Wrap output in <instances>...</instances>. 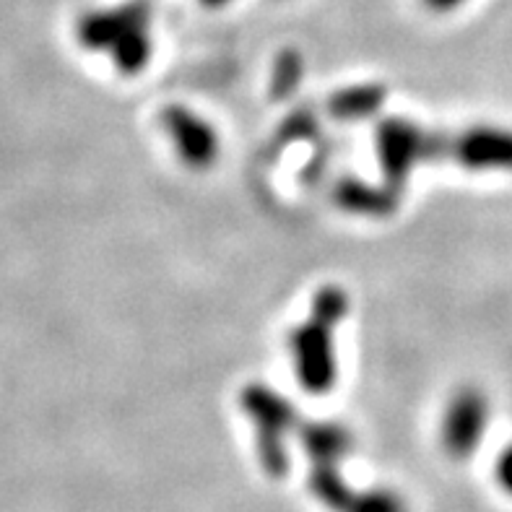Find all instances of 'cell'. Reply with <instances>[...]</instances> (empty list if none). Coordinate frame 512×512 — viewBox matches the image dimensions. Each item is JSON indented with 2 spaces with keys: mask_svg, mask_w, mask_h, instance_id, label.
I'll use <instances>...</instances> for the list:
<instances>
[{
  "mask_svg": "<svg viewBox=\"0 0 512 512\" xmlns=\"http://www.w3.org/2000/svg\"><path fill=\"white\" fill-rule=\"evenodd\" d=\"M432 11H453V8H458L463 3V0H424Z\"/></svg>",
  "mask_w": 512,
  "mask_h": 512,
  "instance_id": "obj_11",
  "label": "cell"
},
{
  "mask_svg": "<svg viewBox=\"0 0 512 512\" xmlns=\"http://www.w3.org/2000/svg\"><path fill=\"white\" fill-rule=\"evenodd\" d=\"M245 409L255 419L258 427V450L260 463L266 468L273 479L284 476L289 458L284 450L286 429L292 427L294 414L292 406H286L273 390L266 388H250L245 390Z\"/></svg>",
  "mask_w": 512,
  "mask_h": 512,
  "instance_id": "obj_3",
  "label": "cell"
},
{
  "mask_svg": "<svg viewBox=\"0 0 512 512\" xmlns=\"http://www.w3.org/2000/svg\"><path fill=\"white\" fill-rule=\"evenodd\" d=\"M151 0H130L107 11L86 13L78 21V42L89 50L110 52L125 73L141 71L151 52Z\"/></svg>",
  "mask_w": 512,
  "mask_h": 512,
  "instance_id": "obj_1",
  "label": "cell"
},
{
  "mask_svg": "<svg viewBox=\"0 0 512 512\" xmlns=\"http://www.w3.org/2000/svg\"><path fill=\"white\" fill-rule=\"evenodd\" d=\"M302 445L312 466H338L351 453V435L336 424H310L302 432Z\"/></svg>",
  "mask_w": 512,
  "mask_h": 512,
  "instance_id": "obj_7",
  "label": "cell"
},
{
  "mask_svg": "<svg viewBox=\"0 0 512 512\" xmlns=\"http://www.w3.org/2000/svg\"><path fill=\"white\" fill-rule=\"evenodd\" d=\"M201 3H206V6H224L229 0H201Z\"/></svg>",
  "mask_w": 512,
  "mask_h": 512,
  "instance_id": "obj_12",
  "label": "cell"
},
{
  "mask_svg": "<svg viewBox=\"0 0 512 512\" xmlns=\"http://www.w3.org/2000/svg\"><path fill=\"white\" fill-rule=\"evenodd\" d=\"M453 159L468 169L512 172V130L481 125L453 136Z\"/></svg>",
  "mask_w": 512,
  "mask_h": 512,
  "instance_id": "obj_5",
  "label": "cell"
},
{
  "mask_svg": "<svg viewBox=\"0 0 512 512\" xmlns=\"http://www.w3.org/2000/svg\"><path fill=\"white\" fill-rule=\"evenodd\" d=\"M164 125H167L169 136L175 138L180 156L190 167H208L214 162L219 141H216L211 125L203 123L201 117H195L188 110H180V107H172L164 115Z\"/></svg>",
  "mask_w": 512,
  "mask_h": 512,
  "instance_id": "obj_6",
  "label": "cell"
},
{
  "mask_svg": "<svg viewBox=\"0 0 512 512\" xmlns=\"http://www.w3.org/2000/svg\"><path fill=\"white\" fill-rule=\"evenodd\" d=\"M346 312V297L338 289H325L315 299L312 320L292 336L297 377L310 393H325L333 385L336 364H333V328Z\"/></svg>",
  "mask_w": 512,
  "mask_h": 512,
  "instance_id": "obj_2",
  "label": "cell"
},
{
  "mask_svg": "<svg viewBox=\"0 0 512 512\" xmlns=\"http://www.w3.org/2000/svg\"><path fill=\"white\" fill-rule=\"evenodd\" d=\"M494 476H497V484L512 497V445L502 450L500 461L494 466Z\"/></svg>",
  "mask_w": 512,
  "mask_h": 512,
  "instance_id": "obj_10",
  "label": "cell"
},
{
  "mask_svg": "<svg viewBox=\"0 0 512 512\" xmlns=\"http://www.w3.org/2000/svg\"><path fill=\"white\" fill-rule=\"evenodd\" d=\"M380 102H383V91L377 89V86H364V89L346 91L344 97L333 104V110L338 115H357V112L377 110Z\"/></svg>",
  "mask_w": 512,
  "mask_h": 512,
  "instance_id": "obj_9",
  "label": "cell"
},
{
  "mask_svg": "<svg viewBox=\"0 0 512 512\" xmlns=\"http://www.w3.org/2000/svg\"><path fill=\"white\" fill-rule=\"evenodd\" d=\"M346 512H406V502L390 489H359Z\"/></svg>",
  "mask_w": 512,
  "mask_h": 512,
  "instance_id": "obj_8",
  "label": "cell"
},
{
  "mask_svg": "<svg viewBox=\"0 0 512 512\" xmlns=\"http://www.w3.org/2000/svg\"><path fill=\"white\" fill-rule=\"evenodd\" d=\"M487 419L489 403L479 388H463L450 401L445 424H442V442L450 458L466 461L476 453L487 432Z\"/></svg>",
  "mask_w": 512,
  "mask_h": 512,
  "instance_id": "obj_4",
  "label": "cell"
}]
</instances>
